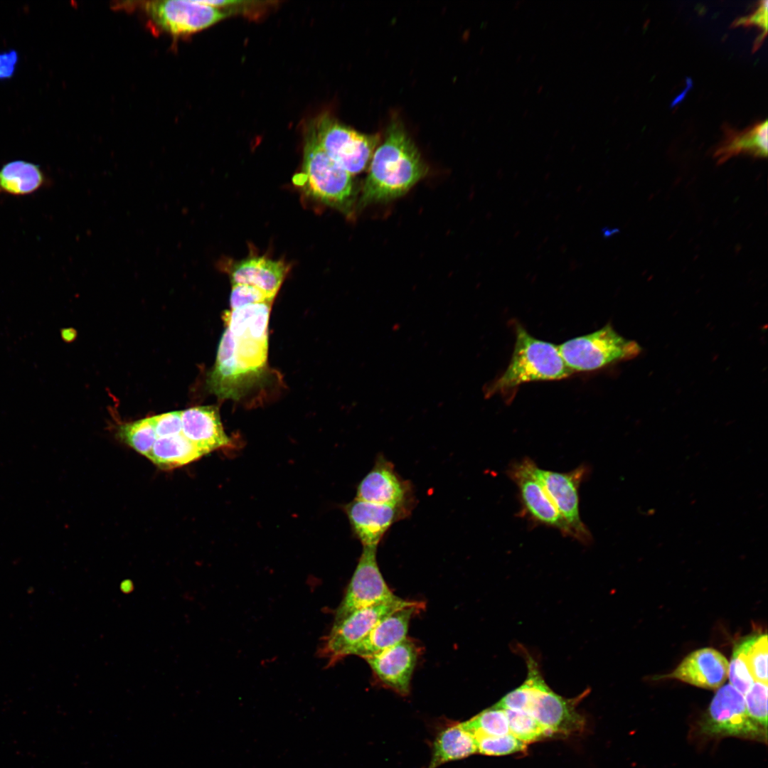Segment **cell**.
<instances>
[{
    "instance_id": "cell-1",
    "label": "cell",
    "mask_w": 768,
    "mask_h": 768,
    "mask_svg": "<svg viewBox=\"0 0 768 768\" xmlns=\"http://www.w3.org/2000/svg\"><path fill=\"white\" fill-rule=\"evenodd\" d=\"M427 166L398 119L389 124L369 164L358 205L387 202L406 193L427 174Z\"/></svg>"
},
{
    "instance_id": "cell-2",
    "label": "cell",
    "mask_w": 768,
    "mask_h": 768,
    "mask_svg": "<svg viewBox=\"0 0 768 768\" xmlns=\"http://www.w3.org/2000/svg\"><path fill=\"white\" fill-rule=\"evenodd\" d=\"M516 342L504 372L484 388L486 398L512 394L521 384L561 380L573 372L566 366L558 346L532 336L519 323L515 324Z\"/></svg>"
},
{
    "instance_id": "cell-3",
    "label": "cell",
    "mask_w": 768,
    "mask_h": 768,
    "mask_svg": "<svg viewBox=\"0 0 768 768\" xmlns=\"http://www.w3.org/2000/svg\"><path fill=\"white\" fill-rule=\"evenodd\" d=\"M302 176L307 192L323 203L348 210L355 200L352 175L321 147L312 122L305 136Z\"/></svg>"
},
{
    "instance_id": "cell-4",
    "label": "cell",
    "mask_w": 768,
    "mask_h": 768,
    "mask_svg": "<svg viewBox=\"0 0 768 768\" xmlns=\"http://www.w3.org/2000/svg\"><path fill=\"white\" fill-rule=\"evenodd\" d=\"M566 366L575 371H592L632 359L641 351L635 341L619 334L610 324L558 346Z\"/></svg>"
},
{
    "instance_id": "cell-5",
    "label": "cell",
    "mask_w": 768,
    "mask_h": 768,
    "mask_svg": "<svg viewBox=\"0 0 768 768\" xmlns=\"http://www.w3.org/2000/svg\"><path fill=\"white\" fill-rule=\"evenodd\" d=\"M528 673L523 687L527 694L526 712L533 716L551 734H570L584 727L583 718L575 710V699L555 693L544 681L536 661L528 654Z\"/></svg>"
},
{
    "instance_id": "cell-6",
    "label": "cell",
    "mask_w": 768,
    "mask_h": 768,
    "mask_svg": "<svg viewBox=\"0 0 768 768\" xmlns=\"http://www.w3.org/2000/svg\"><path fill=\"white\" fill-rule=\"evenodd\" d=\"M312 124L321 147L351 175L362 172L370 164L379 145V134L359 132L327 113Z\"/></svg>"
},
{
    "instance_id": "cell-7",
    "label": "cell",
    "mask_w": 768,
    "mask_h": 768,
    "mask_svg": "<svg viewBox=\"0 0 768 768\" xmlns=\"http://www.w3.org/2000/svg\"><path fill=\"white\" fill-rule=\"evenodd\" d=\"M415 601L395 599L356 610L341 621L334 623L319 649L320 657L327 660L329 666L349 656L370 630L385 617Z\"/></svg>"
},
{
    "instance_id": "cell-8",
    "label": "cell",
    "mask_w": 768,
    "mask_h": 768,
    "mask_svg": "<svg viewBox=\"0 0 768 768\" xmlns=\"http://www.w3.org/2000/svg\"><path fill=\"white\" fill-rule=\"evenodd\" d=\"M700 727L710 735L767 739V730L748 715L743 695L730 683L715 693Z\"/></svg>"
},
{
    "instance_id": "cell-9",
    "label": "cell",
    "mask_w": 768,
    "mask_h": 768,
    "mask_svg": "<svg viewBox=\"0 0 768 768\" xmlns=\"http://www.w3.org/2000/svg\"><path fill=\"white\" fill-rule=\"evenodd\" d=\"M265 371L235 353L229 335L225 331L218 346L215 365L207 375L206 386L218 398L238 400L262 380Z\"/></svg>"
},
{
    "instance_id": "cell-10",
    "label": "cell",
    "mask_w": 768,
    "mask_h": 768,
    "mask_svg": "<svg viewBox=\"0 0 768 768\" xmlns=\"http://www.w3.org/2000/svg\"><path fill=\"white\" fill-rule=\"evenodd\" d=\"M377 548L363 547L345 595L335 612L336 623L353 612L395 599L380 570Z\"/></svg>"
},
{
    "instance_id": "cell-11",
    "label": "cell",
    "mask_w": 768,
    "mask_h": 768,
    "mask_svg": "<svg viewBox=\"0 0 768 768\" xmlns=\"http://www.w3.org/2000/svg\"><path fill=\"white\" fill-rule=\"evenodd\" d=\"M587 472L585 465L567 472L537 467L538 475L568 528L570 536L584 544L591 542L592 535L580 515L579 489Z\"/></svg>"
},
{
    "instance_id": "cell-12",
    "label": "cell",
    "mask_w": 768,
    "mask_h": 768,
    "mask_svg": "<svg viewBox=\"0 0 768 768\" xmlns=\"http://www.w3.org/2000/svg\"><path fill=\"white\" fill-rule=\"evenodd\" d=\"M537 467L534 461L526 457L513 462L507 471L518 488L523 511L535 523L558 529L570 536L568 528L538 475Z\"/></svg>"
},
{
    "instance_id": "cell-13",
    "label": "cell",
    "mask_w": 768,
    "mask_h": 768,
    "mask_svg": "<svg viewBox=\"0 0 768 768\" xmlns=\"http://www.w3.org/2000/svg\"><path fill=\"white\" fill-rule=\"evenodd\" d=\"M146 11L160 28L173 35L195 33L227 16L221 9L203 1L164 0L149 1Z\"/></svg>"
},
{
    "instance_id": "cell-14",
    "label": "cell",
    "mask_w": 768,
    "mask_h": 768,
    "mask_svg": "<svg viewBox=\"0 0 768 768\" xmlns=\"http://www.w3.org/2000/svg\"><path fill=\"white\" fill-rule=\"evenodd\" d=\"M356 498L373 503L413 509V485L403 479L383 454L376 456L371 469L360 481Z\"/></svg>"
},
{
    "instance_id": "cell-15",
    "label": "cell",
    "mask_w": 768,
    "mask_h": 768,
    "mask_svg": "<svg viewBox=\"0 0 768 768\" xmlns=\"http://www.w3.org/2000/svg\"><path fill=\"white\" fill-rule=\"evenodd\" d=\"M353 535L363 547L378 548L397 522L408 518L412 510L364 501L358 498L344 506Z\"/></svg>"
},
{
    "instance_id": "cell-16",
    "label": "cell",
    "mask_w": 768,
    "mask_h": 768,
    "mask_svg": "<svg viewBox=\"0 0 768 768\" xmlns=\"http://www.w3.org/2000/svg\"><path fill=\"white\" fill-rule=\"evenodd\" d=\"M419 647L406 637L395 645L365 658L376 679L401 695L410 693V682Z\"/></svg>"
},
{
    "instance_id": "cell-17",
    "label": "cell",
    "mask_w": 768,
    "mask_h": 768,
    "mask_svg": "<svg viewBox=\"0 0 768 768\" xmlns=\"http://www.w3.org/2000/svg\"><path fill=\"white\" fill-rule=\"evenodd\" d=\"M729 663L718 651L703 648L688 654L671 673L661 678H675L693 686L718 688L726 681Z\"/></svg>"
},
{
    "instance_id": "cell-18",
    "label": "cell",
    "mask_w": 768,
    "mask_h": 768,
    "mask_svg": "<svg viewBox=\"0 0 768 768\" xmlns=\"http://www.w3.org/2000/svg\"><path fill=\"white\" fill-rule=\"evenodd\" d=\"M425 608L422 602L401 607L383 618L350 652L363 659L395 645L407 637L412 617Z\"/></svg>"
},
{
    "instance_id": "cell-19",
    "label": "cell",
    "mask_w": 768,
    "mask_h": 768,
    "mask_svg": "<svg viewBox=\"0 0 768 768\" xmlns=\"http://www.w3.org/2000/svg\"><path fill=\"white\" fill-rule=\"evenodd\" d=\"M181 422L182 434L204 455L231 444L215 406H198L183 410Z\"/></svg>"
},
{
    "instance_id": "cell-20",
    "label": "cell",
    "mask_w": 768,
    "mask_h": 768,
    "mask_svg": "<svg viewBox=\"0 0 768 768\" xmlns=\"http://www.w3.org/2000/svg\"><path fill=\"white\" fill-rule=\"evenodd\" d=\"M288 267L282 261L253 257L235 265L230 272L232 284L254 286L274 297L286 276Z\"/></svg>"
},
{
    "instance_id": "cell-21",
    "label": "cell",
    "mask_w": 768,
    "mask_h": 768,
    "mask_svg": "<svg viewBox=\"0 0 768 768\" xmlns=\"http://www.w3.org/2000/svg\"><path fill=\"white\" fill-rule=\"evenodd\" d=\"M767 121L759 122L743 131L724 126L725 137L715 149L713 157L718 164L739 154L764 158L767 155Z\"/></svg>"
},
{
    "instance_id": "cell-22",
    "label": "cell",
    "mask_w": 768,
    "mask_h": 768,
    "mask_svg": "<svg viewBox=\"0 0 768 768\" xmlns=\"http://www.w3.org/2000/svg\"><path fill=\"white\" fill-rule=\"evenodd\" d=\"M272 302L247 304L225 311L226 329L235 336L268 341V321Z\"/></svg>"
},
{
    "instance_id": "cell-23",
    "label": "cell",
    "mask_w": 768,
    "mask_h": 768,
    "mask_svg": "<svg viewBox=\"0 0 768 768\" xmlns=\"http://www.w3.org/2000/svg\"><path fill=\"white\" fill-rule=\"evenodd\" d=\"M477 752L475 737L464 729L461 722L453 724L442 730L435 738L427 768H437L444 763L467 757Z\"/></svg>"
},
{
    "instance_id": "cell-24",
    "label": "cell",
    "mask_w": 768,
    "mask_h": 768,
    "mask_svg": "<svg viewBox=\"0 0 768 768\" xmlns=\"http://www.w3.org/2000/svg\"><path fill=\"white\" fill-rule=\"evenodd\" d=\"M182 433L157 437L146 457L159 467L171 469L196 461L203 456Z\"/></svg>"
},
{
    "instance_id": "cell-25",
    "label": "cell",
    "mask_w": 768,
    "mask_h": 768,
    "mask_svg": "<svg viewBox=\"0 0 768 768\" xmlns=\"http://www.w3.org/2000/svg\"><path fill=\"white\" fill-rule=\"evenodd\" d=\"M44 181L38 165L22 160L13 161L0 169V193L29 194L38 189Z\"/></svg>"
},
{
    "instance_id": "cell-26",
    "label": "cell",
    "mask_w": 768,
    "mask_h": 768,
    "mask_svg": "<svg viewBox=\"0 0 768 768\" xmlns=\"http://www.w3.org/2000/svg\"><path fill=\"white\" fill-rule=\"evenodd\" d=\"M735 648L744 657L754 681L767 684V635L760 634L746 637Z\"/></svg>"
},
{
    "instance_id": "cell-27",
    "label": "cell",
    "mask_w": 768,
    "mask_h": 768,
    "mask_svg": "<svg viewBox=\"0 0 768 768\" xmlns=\"http://www.w3.org/2000/svg\"><path fill=\"white\" fill-rule=\"evenodd\" d=\"M117 434L123 442L145 457L157 438L151 417L120 425Z\"/></svg>"
},
{
    "instance_id": "cell-28",
    "label": "cell",
    "mask_w": 768,
    "mask_h": 768,
    "mask_svg": "<svg viewBox=\"0 0 768 768\" xmlns=\"http://www.w3.org/2000/svg\"><path fill=\"white\" fill-rule=\"evenodd\" d=\"M461 724L475 737L501 736L510 733L505 710L495 705L481 711Z\"/></svg>"
},
{
    "instance_id": "cell-29",
    "label": "cell",
    "mask_w": 768,
    "mask_h": 768,
    "mask_svg": "<svg viewBox=\"0 0 768 768\" xmlns=\"http://www.w3.org/2000/svg\"><path fill=\"white\" fill-rule=\"evenodd\" d=\"M509 732L525 744L535 742L551 733L530 713L504 710Z\"/></svg>"
},
{
    "instance_id": "cell-30",
    "label": "cell",
    "mask_w": 768,
    "mask_h": 768,
    "mask_svg": "<svg viewBox=\"0 0 768 768\" xmlns=\"http://www.w3.org/2000/svg\"><path fill=\"white\" fill-rule=\"evenodd\" d=\"M475 738L478 752L486 755H506L523 752L526 749V744L511 733L501 736H481Z\"/></svg>"
},
{
    "instance_id": "cell-31",
    "label": "cell",
    "mask_w": 768,
    "mask_h": 768,
    "mask_svg": "<svg viewBox=\"0 0 768 768\" xmlns=\"http://www.w3.org/2000/svg\"><path fill=\"white\" fill-rule=\"evenodd\" d=\"M767 684L755 681L745 694V707L750 718L767 730Z\"/></svg>"
},
{
    "instance_id": "cell-32",
    "label": "cell",
    "mask_w": 768,
    "mask_h": 768,
    "mask_svg": "<svg viewBox=\"0 0 768 768\" xmlns=\"http://www.w3.org/2000/svg\"><path fill=\"white\" fill-rule=\"evenodd\" d=\"M727 676L730 684L742 695L746 694L754 682L744 657L735 648L729 663Z\"/></svg>"
},
{
    "instance_id": "cell-33",
    "label": "cell",
    "mask_w": 768,
    "mask_h": 768,
    "mask_svg": "<svg viewBox=\"0 0 768 768\" xmlns=\"http://www.w3.org/2000/svg\"><path fill=\"white\" fill-rule=\"evenodd\" d=\"M274 298L252 285L246 284H232L230 297V308L233 309L250 304L272 302Z\"/></svg>"
},
{
    "instance_id": "cell-34",
    "label": "cell",
    "mask_w": 768,
    "mask_h": 768,
    "mask_svg": "<svg viewBox=\"0 0 768 768\" xmlns=\"http://www.w3.org/2000/svg\"><path fill=\"white\" fill-rule=\"evenodd\" d=\"M157 437L182 433L181 411H173L151 417Z\"/></svg>"
},
{
    "instance_id": "cell-35",
    "label": "cell",
    "mask_w": 768,
    "mask_h": 768,
    "mask_svg": "<svg viewBox=\"0 0 768 768\" xmlns=\"http://www.w3.org/2000/svg\"><path fill=\"white\" fill-rule=\"evenodd\" d=\"M767 1H759L757 9L753 14L736 19L732 26L756 25L767 33Z\"/></svg>"
},
{
    "instance_id": "cell-36",
    "label": "cell",
    "mask_w": 768,
    "mask_h": 768,
    "mask_svg": "<svg viewBox=\"0 0 768 768\" xmlns=\"http://www.w3.org/2000/svg\"><path fill=\"white\" fill-rule=\"evenodd\" d=\"M18 60L16 50L0 53V80H7L14 75Z\"/></svg>"
}]
</instances>
